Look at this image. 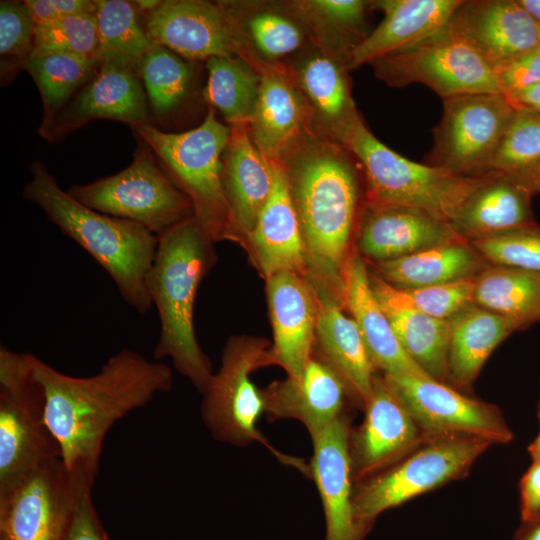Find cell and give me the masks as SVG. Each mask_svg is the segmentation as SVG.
Wrapping results in <instances>:
<instances>
[{
  "instance_id": "2e32d148",
  "label": "cell",
  "mask_w": 540,
  "mask_h": 540,
  "mask_svg": "<svg viewBox=\"0 0 540 540\" xmlns=\"http://www.w3.org/2000/svg\"><path fill=\"white\" fill-rule=\"evenodd\" d=\"M363 411L348 440L354 485L386 470L428 437L383 375H376Z\"/></svg>"
},
{
  "instance_id": "f1b7e54d",
  "label": "cell",
  "mask_w": 540,
  "mask_h": 540,
  "mask_svg": "<svg viewBox=\"0 0 540 540\" xmlns=\"http://www.w3.org/2000/svg\"><path fill=\"white\" fill-rule=\"evenodd\" d=\"M369 279L403 350L429 377L447 383L449 320L437 319L418 310L400 289L389 285L371 270Z\"/></svg>"
},
{
  "instance_id": "e575fe53",
  "label": "cell",
  "mask_w": 540,
  "mask_h": 540,
  "mask_svg": "<svg viewBox=\"0 0 540 540\" xmlns=\"http://www.w3.org/2000/svg\"><path fill=\"white\" fill-rule=\"evenodd\" d=\"M99 63H113L139 75L141 63L155 44L133 1L95 0Z\"/></svg>"
},
{
  "instance_id": "6da1fadb",
  "label": "cell",
  "mask_w": 540,
  "mask_h": 540,
  "mask_svg": "<svg viewBox=\"0 0 540 540\" xmlns=\"http://www.w3.org/2000/svg\"><path fill=\"white\" fill-rule=\"evenodd\" d=\"M44 393V420L56 439L65 466L93 479L110 428L173 387L171 368L123 348L89 377L57 371L32 354Z\"/></svg>"
},
{
  "instance_id": "c3c4849f",
  "label": "cell",
  "mask_w": 540,
  "mask_h": 540,
  "mask_svg": "<svg viewBox=\"0 0 540 540\" xmlns=\"http://www.w3.org/2000/svg\"><path fill=\"white\" fill-rule=\"evenodd\" d=\"M23 3L36 25L96 12L95 0H25Z\"/></svg>"
},
{
  "instance_id": "74e56055",
  "label": "cell",
  "mask_w": 540,
  "mask_h": 540,
  "mask_svg": "<svg viewBox=\"0 0 540 540\" xmlns=\"http://www.w3.org/2000/svg\"><path fill=\"white\" fill-rule=\"evenodd\" d=\"M491 169L532 197L540 193V114L516 110Z\"/></svg>"
},
{
  "instance_id": "60d3db41",
  "label": "cell",
  "mask_w": 540,
  "mask_h": 540,
  "mask_svg": "<svg viewBox=\"0 0 540 540\" xmlns=\"http://www.w3.org/2000/svg\"><path fill=\"white\" fill-rule=\"evenodd\" d=\"M97 48V18L89 13L37 25L31 54L69 53L96 59Z\"/></svg>"
},
{
  "instance_id": "ba28073f",
  "label": "cell",
  "mask_w": 540,
  "mask_h": 540,
  "mask_svg": "<svg viewBox=\"0 0 540 540\" xmlns=\"http://www.w3.org/2000/svg\"><path fill=\"white\" fill-rule=\"evenodd\" d=\"M490 446L489 441L471 436H428L386 470L354 485L358 525L367 535L381 513L465 478Z\"/></svg>"
},
{
  "instance_id": "44dd1931",
  "label": "cell",
  "mask_w": 540,
  "mask_h": 540,
  "mask_svg": "<svg viewBox=\"0 0 540 540\" xmlns=\"http://www.w3.org/2000/svg\"><path fill=\"white\" fill-rule=\"evenodd\" d=\"M448 27L491 67L540 47V26L518 0H462Z\"/></svg>"
},
{
  "instance_id": "5bb4252c",
  "label": "cell",
  "mask_w": 540,
  "mask_h": 540,
  "mask_svg": "<svg viewBox=\"0 0 540 540\" xmlns=\"http://www.w3.org/2000/svg\"><path fill=\"white\" fill-rule=\"evenodd\" d=\"M141 15L155 44L188 61L244 56L243 24L229 2L164 0Z\"/></svg>"
},
{
  "instance_id": "4316f807",
  "label": "cell",
  "mask_w": 540,
  "mask_h": 540,
  "mask_svg": "<svg viewBox=\"0 0 540 540\" xmlns=\"http://www.w3.org/2000/svg\"><path fill=\"white\" fill-rule=\"evenodd\" d=\"M344 304L356 322L376 370L383 376L429 377L403 350L373 293L364 258L353 252L344 273Z\"/></svg>"
},
{
  "instance_id": "f6af8a7d",
  "label": "cell",
  "mask_w": 540,
  "mask_h": 540,
  "mask_svg": "<svg viewBox=\"0 0 540 540\" xmlns=\"http://www.w3.org/2000/svg\"><path fill=\"white\" fill-rule=\"evenodd\" d=\"M369 2L362 0H312L298 4L314 26L327 27L342 34H359Z\"/></svg>"
},
{
  "instance_id": "9c48e42d",
  "label": "cell",
  "mask_w": 540,
  "mask_h": 540,
  "mask_svg": "<svg viewBox=\"0 0 540 540\" xmlns=\"http://www.w3.org/2000/svg\"><path fill=\"white\" fill-rule=\"evenodd\" d=\"M61 458L44 420V393L32 354L0 348V496L45 462Z\"/></svg>"
},
{
  "instance_id": "8992f818",
  "label": "cell",
  "mask_w": 540,
  "mask_h": 540,
  "mask_svg": "<svg viewBox=\"0 0 540 540\" xmlns=\"http://www.w3.org/2000/svg\"><path fill=\"white\" fill-rule=\"evenodd\" d=\"M155 154L171 180L189 197L193 217L213 242L228 240V210L222 185V156L231 126L210 107L196 128L164 132L153 124L131 127Z\"/></svg>"
},
{
  "instance_id": "d6a6232c",
  "label": "cell",
  "mask_w": 540,
  "mask_h": 540,
  "mask_svg": "<svg viewBox=\"0 0 540 540\" xmlns=\"http://www.w3.org/2000/svg\"><path fill=\"white\" fill-rule=\"evenodd\" d=\"M474 303L527 328L540 321V272L490 265L476 277Z\"/></svg>"
},
{
  "instance_id": "484cf974",
  "label": "cell",
  "mask_w": 540,
  "mask_h": 540,
  "mask_svg": "<svg viewBox=\"0 0 540 540\" xmlns=\"http://www.w3.org/2000/svg\"><path fill=\"white\" fill-rule=\"evenodd\" d=\"M462 0H378L370 6L384 17L352 50L348 68H356L410 48L440 33Z\"/></svg>"
},
{
  "instance_id": "7dc6e473",
  "label": "cell",
  "mask_w": 540,
  "mask_h": 540,
  "mask_svg": "<svg viewBox=\"0 0 540 540\" xmlns=\"http://www.w3.org/2000/svg\"><path fill=\"white\" fill-rule=\"evenodd\" d=\"M92 488L82 489L64 540H109L93 504Z\"/></svg>"
},
{
  "instance_id": "7a4b0ae2",
  "label": "cell",
  "mask_w": 540,
  "mask_h": 540,
  "mask_svg": "<svg viewBox=\"0 0 540 540\" xmlns=\"http://www.w3.org/2000/svg\"><path fill=\"white\" fill-rule=\"evenodd\" d=\"M354 157L332 140L308 134L282 165L304 243L307 273L317 294L345 307L344 273L352 255L360 188Z\"/></svg>"
},
{
  "instance_id": "8d00e7d4",
  "label": "cell",
  "mask_w": 540,
  "mask_h": 540,
  "mask_svg": "<svg viewBox=\"0 0 540 540\" xmlns=\"http://www.w3.org/2000/svg\"><path fill=\"white\" fill-rule=\"evenodd\" d=\"M208 71L205 100L229 124L249 123L260 86V73L241 56L213 57L206 61Z\"/></svg>"
},
{
  "instance_id": "11a10c76",
  "label": "cell",
  "mask_w": 540,
  "mask_h": 540,
  "mask_svg": "<svg viewBox=\"0 0 540 540\" xmlns=\"http://www.w3.org/2000/svg\"><path fill=\"white\" fill-rule=\"evenodd\" d=\"M161 1L158 0H138L133 1L136 8L139 10L141 14H147L153 10H155Z\"/></svg>"
},
{
  "instance_id": "ac0fdd59",
  "label": "cell",
  "mask_w": 540,
  "mask_h": 540,
  "mask_svg": "<svg viewBox=\"0 0 540 540\" xmlns=\"http://www.w3.org/2000/svg\"><path fill=\"white\" fill-rule=\"evenodd\" d=\"M97 119L120 121L131 127L152 124L143 83L138 74L113 63H99L92 78L56 117L44 139L60 142Z\"/></svg>"
},
{
  "instance_id": "7c38bea8",
  "label": "cell",
  "mask_w": 540,
  "mask_h": 540,
  "mask_svg": "<svg viewBox=\"0 0 540 540\" xmlns=\"http://www.w3.org/2000/svg\"><path fill=\"white\" fill-rule=\"evenodd\" d=\"M375 76L391 87L420 83L441 97L501 93L491 65L448 26L410 48L370 64Z\"/></svg>"
},
{
  "instance_id": "5b68a950",
  "label": "cell",
  "mask_w": 540,
  "mask_h": 540,
  "mask_svg": "<svg viewBox=\"0 0 540 540\" xmlns=\"http://www.w3.org/2000/svg\"><path fill=\"white\" fill-rule=\"evenodd\" d=\"M333 140L362 167L367 204L417 208L450 223L482 177L457 176L398 154L373 135L359 112Z\"/></svg>"
},
{
  "instance_id": "f546056e",
  "label": "cell",
  "mask_w": 540,
  "mask_h": 540,
  "mask_svg": "<svg viewBox=\"0 0 540 540\" xmlns=\"http://www.w3.org/2000/svg\"><path fill=\"white\" fill-rule=\"evenodd\" d=\"M532 196L505 175H483L459 207L451 225L465 240L487 239L536 224Z\"/></svg>"
},
{
  "instance_id": "bcb514c9",
  "label": "cell",
  "mask_w": 540,
  "mask_h": 540,
  "mask_svg": "<svg viewBox=\"0 0 540 540\" xmlns=\"http://www.w3.org/2000/svg\"><path fill=\"white\" fill-rule=\"evenodd\" d=\"M502 94L509 97L540 84V47L492 67Z\"/></svg>"
},
{
  "instance_id": "1f68e13d",
  "label": "cell",
  "mask_w": 540,
  "mask_h": 540,
  "mask_svg": "<svg viewBox=\"0 0 540 540\" xmlns=\"http://www.w3.org/2000/svg\"><path fill=\"white\" fill-rule=\"evenodd\" d=\"M489 266L469 241L461 239L374 262V273L389 285L406 290L473 278Z\"/></svg>"
},
{
  "instance_id": "4fadbf2b",
  "label": "cell",
  "mask_w": 540,
  "mask_h": 540,
  "mask_svg": "<svg viewBox=\"0 0 540 540\" xmlns=\"http://www.w3.org/2000/svg\"><path fill=\"white\" fill-rule=\"evenodd\" d=\"M93 483L60 457L45 462L0 496V540H64L82 489Z\"/></svg>"
},
{
  "instance_id": "ffe728a7",
  "label": "cell",
  "mask_w": 540,
  "mask_h": 540,
  "mask_svg": "<svg viewBox=\"0 0 540 540\" xmlns=\"http://www.w3.org/2000/svg\"><path fill=\"white\" fill-rule=\"evenodd\" d=\"M351 415L346 412L311 436L310 478L319 492L324 517V540H364L355 517L354 483L348 451Z\"/></svg>"
},
{
  "instance_id": "d590c367",
  "label": "cell",
  "mask_w": 540,
  "mask_h": 540,
  "mask_svg": "<svg viewBox=\"0 0 540 540\" xmlns=\"http://www.w3.org/2000/svg\"><path fill=\"white\" fill-rule=\"evenodd\" d=\"M301 90L331 139L358 112L344 67L333 55L314 54L297 69Z\"/></svg>"
},
{
  "instance_id": "b9f144b4",
  "label": "cell",
  "mask_w": 540,
  "mask_h": 540,
  "mask_svg": "<svg viewBox=\"0 0 540 540\" xmlns=\"http://www.w3.org/2000/svg\"><path fill=\"white\" fill-rule=\"evenodd\" d=\"M490 264L540 272V226H526L470 242Z\"/></svg>"
},
{
  "instance_id": "f907efd6",
  "label": "cell",
  "mask_w": 540,
  "mask_h": 540,
  "mask_svg": "<svg viewBox=\"0 0 540 540\" xmlns=\"http://www.w3.org/2000/svg\"><path fill=\"white\" fill-rule=\"evenodd\" d=\"M507 98L516 109L540 114V84Z\"/></svg>"
},
{
  "instance_id": "cb8c5ba5",
  "label": "cell",
  "mask_w": 540,
  "mask_h": 540,
  "mask_svg": "<svg viewBox=\"0 0 540 540\" xmlns=\"http://www.w3.org/2000/svg\"><path fill=\"white\" fill-rule=\"evenodd\" d=\"M260 86L248 123L250 137L270 163H283L310 133L307 102L281 70L257 62Z\"/></svg>"
},
{
  "instance_id": "52a82bcc",
  "label": "cell",
  "mask_w": 540,
  "mask_h": 540,
  "mask_svg": "<svg viewBox=\"0 0 540 540\" xmlns=\"http://www.w3.org/2000/svg\"><path fill=\"white\" fill-rule=\"evenodd\" d=\"M270 346L267 339L248 335L231 336L227 340L219 369L202 393L201 417L214 439L238 447L257 441L282 463L310 477L309 465L273 448L257 428L265 406L262 391L250 374L270 366Z\"/></svg>"
},
{
  "instance_id": "d4e9b609",
  "label": "cell",
  "mask_w": 540,
  "mask_h": 540,
  "mask_svg": "<svg viewBox=\"0 0 540 540\" xmlns=\"http://www.w3.org/2000/svg\"><path fill=\"white\" fill-rule=\"evenodd\" d=\"M271 165L272 189L257 217L246 250L265 279L279 271H292L306 277L305 248L287 173L281 163Z\"/></svg>"
},
{
  "instance_id": "681fc988",
  "label": "cell",
  "mask_w": 540,
  "mask_h": 540,
  "mask_svg": "<svg viewBox=\"0 0 540 540\" xmlns=\"http://www.w3.org/2000/svg\"><path fill=\"white\" fill-rule=\"evenodd\" d=\"M519 506L521 520L540 515V461H532L519 481Z\"/></svg>"
},
{
  "instance_id": "83f0119b",
  "label": "cell",
  "mask_w": 540,
  "mask_h": 540,
  "mask_svg": "<svg viewBox=\"0 0 540 540\" xmlns=\"http://www.w3.org/2000/svg\"><path fill=\"white\" fill-rule=\"evenodd\" d=\"M317 296L314 349L341 377L352 405L363 410L372 392L376 369L356 322L344 313V306L331 297Z\"/></svg>"
},
{
  "instance_id": "3957f363",
  "label": "cell",
  "mask_w": 540,
  "mask_h": 540,
  "mask_svg": "<svg viewBox=\"0 0 540 540\" xmlns=\"http://www.w3.org/2000/svg\"><path fill=\"white\" fill-rule=\"evenodd\" d=\"M213 243L194 217L180 222L158 237L146 278L160 319L153 357L156 361L170 358L174 369L201 394L213 373L195 335L193 312L199 285L216 261Z\"/></svg>"
},
{
  "instance_id": "d6986e66",
  "label": "cell",
  "mask_w": 540,
  "mask_h": 540,
  "mask_svg": "<svg viewBox=\"0 0 540 540\" xmlns=\"http://www.w3.org/2000/svg\"><path fill=\"white\" fill-rule=\"evenodd\" d=\"M261 391L268 421L297 420L310 437L352 405L345 383L315 349L299 377L273 381Z\"/></svg>"
},
{
  "instance_id": "8fae6325",
  "label": "cell",
  "mask_w": 540,
  "mask_h": 540,
  "mask_svg": "<svg viewBox=\"0 0 540 540\" xmlns=\"http://www.w3.org/2000/svg\"><path fill=\"white\" fill-rule=\"evenodd\" d=\"M442 101L426 164L469 178L491 172L517 109L502 93L465 94Z\"/></svg>"
},
{
  "instance_id": "db71d44e",
  "label": "cell",
  "mask_w": 540,
  "mask_h": 540,
  "mask_svg": "<svg viewBox=\"0 0 540 540\" xmlns=\"http://www.w3.org/2000/svg\"><path fill=\"white\" fill-rule=\"evenodd\" d=\"M540 26V0H518Z\"/></svg>"
},
{
  "instance_id": "f5cc1de1",
  "label": "cell",
  "mask_w": 540,
  "mask_h": 540,
  "mask_svg": "<svg viewBox=\"0 0 540 540\" xmlns=\"http://www.w3.org/2000/svg\"><path fill=\"white\" fill-rule=\"evenodd\" d=\"M537 416L539 421V432L527 447V451L532 461H540V400L538 403Z\"/></svg>"
},
{
  "instance_id": "e0dca14e",
  "label": "cell",
  "mask_w": 540,
  "mask_h": 540,
  "mask_svg": "<svg viewBox=\"0 0 540 540\" xmlns=\"http://www.w3.org/2000/svg\"><path fill=\"white\" fill-rule=\"evenodd\" d=\"M273 342L270 366L278 365L287 377H299L315 346L319 299L311 282L301 274L279 271L266 279Z\"/></svg>"
},
{
  "instance_id": "30bf717a",
  "label": "cell",
  "mask_w": 540,
  "mask_h": 540,
  "mask_svg": "<svg viewBox=\"0 0 540 540\" xmlns=\"http://www.w3.org/2000/svg\"><path fill=\"white\" fill-rule=\"evenodd\" d=\"M68 193L93 210L138 223L157 237L194 214L189 197L142 140L124 170L88 184L73 185Z\"/></svg>"
},
{
  "instance_id": "836d02e7",
  "label": "cell",
  "mask_w": 540,
  "mask_h": 540,
  "mask_svg": "<svg viewBox=\"0 0 540 540\" xmlns=\"http://www.w3.org/2000/svg\"><path fill=\"white\" fill-rule=\"evenodd\" d=\"M99 67L93 57L69 53H35L27 60L26 70L34 80L43 105V117L37 130L45 138L56 117L92 78Z\"/></svg>"
},
{
  "instance_id": "603a6c76",
  "label": "cell",
  "mask_w": 540,
  "mask_h": 540,
  "mask_svg": "<svg viewBox=\"0 0 540 540\" xmlns=\"http://www.w3.org/2000/svg\"><path fill=\"white\" fill-rule=\"evenodd\" d=\"M222 161L228 240L247 248L257 217L272 189V165L253 143L247 124L231 126Z\"/></svg>"
},
{
  "instance_id": "f35d334b",
  "label": "cell",
  "mask_w": 540,
  "mask_h": 540,
  "mask_svg": "<svg viewBox=\"0 0 540 540\" xmlns=\"http://www.w3.org/2000/svg\"><path fill=\"white\" fill-rule=\"evenodd\" d=\"M192 76L188 60L162 45L152 46L141 63L139 77L156 120L166 119L183 103L190 92Z\"/></svg>"
},
{
  "instance_id": "816d5d0a",
  "label": "cell",
  "mask_w": 540,
  "mask_h": 540,
  "mask_svg": "<svg viewBox=\"0 0 540 540\" xmlns=\"http://www.w3.org/2000/svg\"><path fill=\"white\" fill-rule=\"evenodd\" d=\"M511 540H540V515L521 520Z\"/></svg>"
},
{
  "instance_id": "7bdbcfd3",
  "label": "cell",
  "mask_w": 540,
  "mask_h": 540,
  "mask_svg": "<svg viewBox=\"0 0 540 540\" xmlns=\"http://www.w3.org/2000/svg\"><path fill=\"white\" fill-rule=\"evenodd\" d=\"M257 50L268 59H277L296 51L303 42V33L289 18L275 12H259L247 25Z\"/></svg>"
},
{
  "instance_id": "ab89813d",
  "label": "cell",
  "mask_w": 540,
  "mask_h": 540,
  "mask_svg": "<svg viewBox=\"0 0 540 540\" xmlns=\"http://www.w3.org/2000/svg\"><path fill=\"white\" fill-rule=\"evenodd\" d=\"M36 27L23 1L0 2L1 85L10 83L24 69L33 50Z\"/></svg>"
},
{
  "instance_id": "277c9868",
  "label": "cell",
  "mask_w": 540,
  "mask_h": 540,
  "mask_svg": "<svg viewBox=\"0 0 540 540\" xmlns=\"http://www.w3.org/2000/svg\"><path fill=\"white\" fill-rule=\"evenodd\" d=\"M23 197L38 205L66 236L82 247L112 278L123 300L140 314L152 307L146 278L158 237L144 226L110 216L77 201L58 185L40 161L30 166Z\"/></svg>"
},
{
  "instance_id": "4dcf8cb0",
  "label": "cell",
  "mask_w": 540,
  "mask_h": 540,
  "mask_svg": "<svg viewBox=\"0 0 540 540\" xmlns=\"http://www.w3.org/2000/svg\"><path fill=\"white\" fill-rule=\"evenodd\" d=\"M450 337L447 357V383L471 390L485 362L519 326L475 303L449 319Z\"/></svg>"
},
{
  "instance_id": "ee69618b",
  "label": "cell",
  "mask_w": 540,
  "mask_h": 540,
  "mask_svg": "<svg viewBox=\"0 0 540 540\" xmlns=\"http://www.w3.org/2000/svg\"><path fill=\"white\" fill-rule=\"evenodd\" d=\"M476 277L429 287L400 290L418 310L437 319L449 320L474 303Z\"/></svg>"
},
{
  "instance_id": "9a60e30c",
  "label": "cell",
  "mask_w": 540,
  "mask_h": 540,
  "mask_svg": "<svg viewBox=\"0 0 540 540\" xmlns=\"http://www.w3.org/2000/svg\"><path fill=\"white\" fill-rule=\"evenodd\" d=\"M383 377L427 436H471L492 445L508 444L514 439L503 412L495 404L427 376Z\"/></svg>"
},
{
  "instance_id": "7402d4cb",
  "label": "cell",
  "mask_w": 540,
  "mask_h": 540,
  "mask_svg": "<svg viewBox=\"0 0 540 540\" xmlns=\"http://www.w3.org/2000/svg\"><path fill=\"white\" fill-rule=\"evenodd\" d=\"M461 239L451 223L426 211L364 203L356 243L363 258L378 262Z\"/></svg>"
}]
</instances>
